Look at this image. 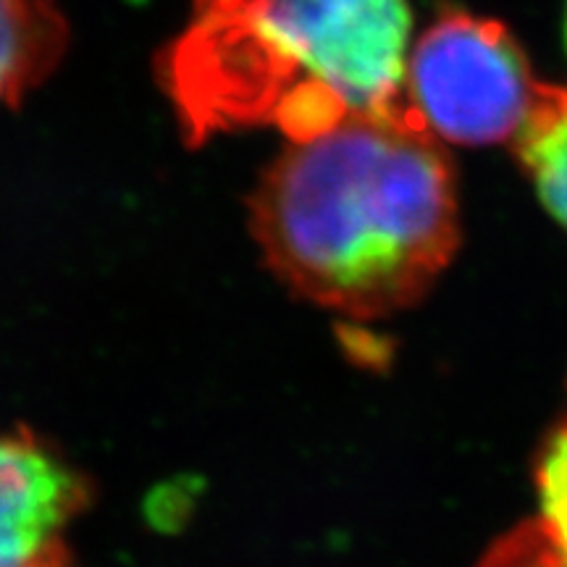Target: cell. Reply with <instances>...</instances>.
Here are the masks:
<instances>
[{
  "instance_id": "6da1fadb",
  "label": "cell",
  "mask_w": 567,
  "mask_h": 567,
  "mask_svg": "<svg viewBox=\"0 0 567 567\" xmlns=\"http://www.w3.org/2000/svg\"><path fill=\"white\" fill-rule=\"evenodd\" d=\"M252 231L295 292L384 318L429 292L460 243L452 161L410 103L292 142L258 182Z\"/></svg>"
},
{
  "instance_id": "7a4b0ae2",
  "label": "cell",
  "mask_w": 567,
  "mask_h": 567,
  "mask_svg": "<svg viewBox=\"0 0 567 567\" xmlns=\"http://www.w3.org/2000/svg\"><path fill=\"white\" fill-rule=\"evenodd\" d=\"M408 0H193L158 80L187 142L276 126L310 142L402 105Z\"/></svg>"
},
{
  "instance_id": "3957f363",
  "label": "cell",
  "mask_w": 567,
  "mask_h": 567,
  "mask_svg": "<svg viewBox=\"0 0 567 567\" xmlns=\"http://www.w3.org/2000/svg\"><path fill=\"white\" fill-rule=\"evenodd\" d=\"M410 105L423 124L457 145L515 142L542 82L502 21L444 9L410 55Z\"/></svg>"
},
{
  "instance_id": "277c9868",
  "label": "cell",
  "mask_w": 567,
  "mask_h": 567,
  "mask_svg": "<svg viewBox=\"0 0 567 567\" xmlns=\"http://www.w3.org/2000/svg\"><path fill=\"white\" fill-rule=\"evenodd\" d=\"M82 484L27 434H0V567H66L63 528Z\"/></svg>"
},
{
  "instance_id": "5b68a950",
  "label": "cell",
  "mask_w": 567,
  "mask_h": 567,
  "mask_svg": "<svg viewBox=\"0 0 567 567\" xmlns=\"http://www.w3.org/2000/svg\"><path fill=\"white\" fill-rule=\"evenodd\" d=\"M69 27L59 0H0V105H19L66 51Z\"/></svg>"
},
{
  "instance_id": "8992f818",
  "label": "cell",
  "mask_w": 567,
  "mask_h": 567,
  "mask_svg": "<svg viewBox=\"0 0 567 567\" xmlns=\"http://www.w3.org/2000/svg\"><path fill=\"white\" fill-rule=\"evenodd\" d=\"M513 145L542 203L567 229V87L544 84Z\"/></svg>"
},
{
  "instance_id": "52a82bcc",
  "label": "cell",
  "mask_w": 567,
  "mask_h": 567,
  "mask_svg": "<svg viewBox=\"0 0 567 567\" xmlns=\"http://www.w3.org/2000/svg\"><path fill=\"white\" fill-rule=\"evenodd\" d=\"M481 567H567V534H555L536 520L509 534Z\"/></svg>"
},
{
  "instance_id": "ba28073f",
  "label": "cell",
  "mask_w": 567,
  "mask_h": 567,
  "mask_svg": "<svg viewBox=\"0 0 567 567\" xmlns=\"http://www.w3.org/2000/svg\"><path fill=\"white\" fill-rule=\"evenodd\" d=\"M565 45H567V19H565Z\"/></svg>"
}]
</instances>
